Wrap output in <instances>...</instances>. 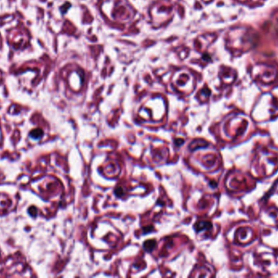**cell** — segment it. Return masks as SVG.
Segmentation results:
<instances>
[{"label":"cell","instance_id":"4","mask_svg":"<svg viewBox=\"0 0 278 278\" xmlns=\"http://www.w3.org/2000/svg\"><path fill=\"white\" fill-rule=\"evenodd\" d=\"M42 135V130L38 129V130H35L34 131L32 132V135H33V138H35V139H38V138H40Z\"/></svg>","mask_w":278,"mask_h":278},{"label":"cell","instance_id":"2","mask_svg":"<svg viewBox=\"0 0 278 278\" xmlns=\"http://www.w3.org/2000/svg\"><path fill=\"white\" fill-rule=\"evenodd\" d=\"M211 226H212V224L210 223H208V222H199L195 225V229H196L198 232H200L202 229H210Z\"/></svg>","mask_w":278,"mask_h":278},{"label":"cell","instance_id":"5","mask_svg":"<svg viewBox=\"0 0 278 278\" xmlns=\"http://www.w3.org/2000/svg\"><path fill=\"white\" fill-rule=\"evenodd\" d=\"M253 1H255H255H258V0H253Z\"/></svg>","mask_w":278,"mask_h":278},{"label":"cell","instance_id":"3","mask_svg":"<svg viewBox=\"0 0 278 278\" xmlns=\"http://www.w3.org/2000/svg\"><path fill=\"white\" fill-rule=\"evenodd\" d=\"M155 246H156V242H155V241H152V240L147 241V242H146L144 243L145 249L147 251H152L153 249L155 248Z\"/></svg>","mask_w":278,"mask_h":278},{"label":"cell","instance_id":"1","mask_svg":"<svg viewBox=\"0 0 278 278\" xmlns=\"http://www.w3.org/2000/svg\"><path fill=\"white\" fill-rule=\"evenodd\" d=\"M255 69L257 72L255 73V76H257L261 81L266 83H269L272 81H274L277 76L276 69L271 65H259L255 67Z\"/></svg>","mask_w":278,"mask_h":278}]
</instances>
